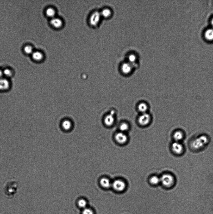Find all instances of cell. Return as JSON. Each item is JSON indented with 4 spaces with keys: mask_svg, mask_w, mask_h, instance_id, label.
Listing matches in <instances>:
<instances>
[{
    "mask_svg": "<svg viewBox=\"0 0 213 214\" xmlns=\"http://www.w3.org/2000/svg\"><path fill=\"white\" fill-rule=\"evenodd\" d=\"M112 186L114 189L117 191H123L126 188V184L124 182L120 180L114 181L112 183Z\"/></svg>",
    "mask_w": 213,
    "mask_h": 214,
    "instance_id": "obj_7",
    "label": "cell"
},
{
    "mask_svg": "<svg viewBox=\"0 0 213 214\" xmlns=\"http://www.w3.org/2000/svg\"><path fill=\"white\" fill-rule=\"evenodd\" d=\"M100 184L101 186L105 188H108L112 186V183L109 179L103 177L100 180Z\"/></svg>",
    "mask_w": 213,
    "mask_h": 214,
    "instance_id": "obj_12",
    "label": "cell"
},
{
    "mask_svg": "<svg viewBox=\"0 0 213 214\" xmlns=\"http://www.w3.org/2000/svg\"><path fill=\"white\" fill-rule=\"evenodd\" d=\"M211 25H212V26L213 27V18L212 19V20H211Z\"/></svg>",
    "mask_w": 213,
    "mask_h": 214,
    "instance_id": "obj_29",
    "label": "cell"
},
{
    "mask_svg": "<svg viewBox=\"0 0 213 214\" xmlns=\"http://www.w3.org/2000/svg\"><path fill=\"white\" fill-rule=\"evenodd\" d=\"M129 61L131 62H133L135 61L136 59V56L135 55L131 54L128 57Z\"/></svg>",
    "mask_w": 213,
    "mask_h": 214,
    "instance_id": "obj_27",
    "label": "cell"
},
{
    "mask_svg": "<svg viewBox=\"0 0 213 214\" xmlns=\"http://www.w3.org/2000/svg\"><path fill=\"white\" fill-rule=\"evenodd\" d=\"M32 57L34 60L40 61L43 59V55L40 52L36 51L32 53Z\"/></svg>",
    "mask_w": 213,
    "mask_h": 214,
    "instance_id": "obj_17",
    "label": "cell"
},
{
    "mask_svg": "<svg viewBox=\"0 0 213 214\" xmlns=\"http://www.w3.org/2000/svg\"><path fill=\"white\" fill-rule=\"evenodd\" d=\"M204 37L208 41H213V29L211 28L206 30L204 33Z\"/></svg>",
    "mask_w": 213,
    "mask_h": 214,
    "instance_id": "obj_15",
    "label": "cell"
},
{
    "mask_svg": "<svg viewBox=\"0 0 213 214\" xmlns=\"http://www.w3.org/2000/svg\"><path fill=\"white\" fill-rule=\"evenodd\" d=\"M46 13L48 16L53 18L55 15L56 11L53 8L49 7L46 9Z\"/></svg>",
    "mask_w": 213,
    "mask_h": 214,
    "instance_id": "obj_20",
    "label": "cell"
},
{
    "mask_svg": "<svg viewBox=\"0 0 213 214\" xmlns=\"http://www.w3.org/2000/svg\"><path fill=\"white\" fill-rule=\"evenodd\" d=\"M12 83L10 79L5 78L0 79V92H6L10 90Z\"/></svg>",
    "mask_w": 213,
    "mask_h": 214,
    "instance_id": "obj_2",
    "label": "cell"
},
{
    "mask_svg": "<svg viewBox=\"0 0 213 214\" xmlns=\"http://www.w3.org/2000/svg\"><path fill=\"white\" fill-rule=\"evenodd\" d=\"M24 51L26 54H29L33 53V49L32 47L30 45H27L25 47Z\"/></svg>",
    "mask_w": 213,
    "mask_h": 214,
    "instance_id": "obj_25",
    "label": "cell"
},
{
    "mask_svg": "<svg viewBox=\"0 0 213 214\" xmlns=\"http://www.w3.org/2000/svg\"><path fill=\"white\" fill-rule=\"evenodd\" d=\"M51 23L54 27L59 28L62 26L63 22L61 19L57 17H54L51 19Z\"/></svg>",
    "mask_w": 213,
    "mask_h": 214,
    "instance_id": "obj_10",
    "label": "cell"
},
{
    "mask_svg": "<svg viewBox=\"0 0 213 214\" xmlns=\"http://www.w3.org/2000/svg\"><path fill=\"white\" fill-rule=\"evenodd\" d=\"M172 149L174 153L180 155L183 153L184 151V146L180 142H175L172 144Z\"/></svg>",
    "mask_w": 213,
    "mask_h": 214,
    "instance_id": "obj_5",
    "label": "cell"
},
{
    "mask_svg": "<svg viewBox=\"0 0 213 214\" xmlns=\"http://www.w3.org/2000/svg\"><path fill=\"white\" fill-rule=\"evenodd\" d=\"M101 16L105 17H108L111 15V11L109 9L106 8L103 9L101 13Z\"/></svg>",
    "mask_w": 213,
    "mask_h": 214,
    "instance_id": "obj_24",
    "label": "cell"
},
{
    "mask_svg": "<svg viewBox=\"0 0 213 214\" xmlns=\"http://www.w3.org/2000/svg\"><path fill=\"white\" fill-rule=\"evenodd\" d=\"M150 183L153 185H157L160 182V178L156 176H153L150 179Z\"/></svg>",
    "mask_w": 213,
    "mask_h": 214,
    "instance_id": "obj_21",
    "label": "cell"
},
{
    "mask_svg": "<svg viewBox=\"0 0 213 214\" xmlns=\"http://www.w3.org/2000/svg\"><path fill=\"white\" fill-rule=\"evenodd\" d=\"M18 186V183L14 181H10L7 182L4 186V191L9 193H15Z\"/></svg>",
    "mask_w": 213,
    "mask_h": 214,
    "instance_id": "obj_4",
    "label": "cell"
},
{
    "mask_svg": "<svg viewBox=\"0 0 213 214\" xmlns=\"http://www.w3.org/2000/svg\"><path fill=\"white\" fill-rule=\"evenodd\" d=\"M82 213L83 214H94V212L91 209L86 207L84 209Z\"/></svg>",
    "mask_w": 213,
    "mask_h": 214,
    "instance_id": "obj_26",
    "label": "cell"
},
{
    "mask_svg": "<svg viewBox=\"0 0 213 214\" xmlns=\"http://www.w3.org/2000/svg\"><path fill=\"white\" fill-rule=\"evenodd\" d=\"M209 139L207 136L202 135L196 139L192 141V147L195 149H199L205 146L209 142Z\"/></svg>",
    "mask_w": 213,
    "mask_h": 214,
    "instance_id": "obj_1",
    "label": "cell"
},
{
    "mask_svg": "<svg viewBox=\"0 0 213 214\" xmlns=\"http://www.w3.org/2000/svg\"><path fill=\"white\" fill-rule=\"evenodd\" d=\"M87 203L85 199H81L78 201V205L79 206L83 209H85L86 207Z\"/></svg>",
    "mask_w": 213,
    "mask_h": 214,
    "instance_id": "obj_23",
    "label": "cell"
},
{
    "mask_svg": "<svg viewBox=\"0 0 213 214\" xmlns=\"http://www.w3.org/2000/svg\"><path fill=\"white\" fill-rule=\"evenodd\" d=\"M4 74H3V70L0 69V79L4 77Z\"/></svg>",
    "mask_w": 213,
    "mask_h": 214,
    "instance_id": "obj_28",
    "label": "cell"
},
{
    "mask_svg": "<svg viewBox=\"0 0 213 214\" xmlns=\"http://www.w3.org/2000/svg\"><path fill=\"white\" fill-rule=\"evenodd\" d=\"M101 16V13L98 11L93 13L90 18V24L93 26H96L99 23Z\"/></svg>",
    "mask_w": 213,
    "mask_h": 214,
    "instance_id": "obj_6",
    "label": "cell"
},
{
    "mask_svg": "<svg viewBox=\"0 0 213 214\" xmlns=\"http://www.w3.org/2000/svg\"><path fill=\"white\" fill-rule=\"evenodd\" d=\"M160 182L166 187H170L173 186L175 182V178L172 175L164 174L160 178Z\"/></svg>",
    "mask_w": 213,
    "mask_h": 214,
    "instance_id": "obj_3",
    "label": "cell"
},
{
    "mask_svg": "<svg viewBox=\"0 0 213 214\" xmlns=\"http://www.w3.org/2000/svg\"><path fill=\"white\" fill-rule=\"evenodd\" d=\"M104 120V123L106 125L110 126L113 125L115 119L112 115L109 114L106 116Z\"/></svg>",
    "mask_w": 213,
    "mask_h": 214,
    "instance_id": "obj_11",
    "label": "cell"
},
{
    "mask_svg": "<svg viewBox=\"0 0 213 214\" xmlns=\"http://www.w3.org/2000/svg\"><path fill=\"white\" fill-rule=\"evenodd\" d=\"M132 70V67L130 64L128 63H124L122 65L121 70L123 73L127 74L130 73Z\"/></svg>",
    "mask_w": 213,
    "mask_h": 214,
    "instance_id": "obj_14",
    "label": "cell"
},
{
    "mask_svg": "<svg viewBox=\"0 0 213 214\" xmlns=\"http://www.w3.org/2000/svg\"><path fill=\"white\" fill-rule=\"evenodd\" d=\"M173 138L175 142H180L184 139V134L181 131H177L174 134Z\"/></svg>",
    "mask_w": 213,
    "mask_h": 214,
    "instance_id": "obj_13",
    "label": "cell"
},
{
    "mask_svg": "<svg viewBox=\"0 0 213 214\" xmlns=\"http://www.w3.org/2000/svg\"><path fill=\"white\" fill-rule=\"evenodd\" d=\"M62 128L66 131L70 130L72 126V122L69 120H65L62 122Z\"/></svg>",
    "mask_w": 213,
    "mask_h": 214,
    "instance_id": "obj_16",
    "label": "cell"
},
{
    "mask_svg": "<svg viewBox=\"0 0 213 214\" xmlns=\"http://www.w3.org/2000/svg\"><path fill=\"white\" fill-rule=\"evenodd\" d=\"M4 76L5 78L10 79L14 76V73L12 70L9 68H6L3 70Z\"/></svg>",
    "mask_w": 213,
    "mask_h": 214,
    "instance_id": "obj_18",
    "label": "cell"
},
{
    "mask_svg": "<svg viewBox=\"0 0 213 214\" xmlns=\"http://www.w3.org/2000/svg\"><path fill=\"white\" fill-rule=\"evenodd\" d=\"M138 108L139 111L142 114L146 113L148 109V107L146 103H141L138 105Z\"/></svg>",
    "mask_w": 213,
    "mask_h": 214,
    "instance_id": "obj_19",
    "label": "cell"
},
{
    "mask_svg": "<svg viewBox=\"0 0 213 214\" xmlns=\"http://www.w3.org/2000/svg\"><path fill=\"white\" fill-rule=\"evenodd\" d=\"M151 117L150 115L147 113H144L140 116L138 119L139 124L142 126L148 125L151 121Z\"/></svg>",
    "mask_w": 213,
    "mask_h": 214,
    "instance_id": "obj_8",
    "label": "cell"
},
{
    "mask_svg": "<svg viewBox=\"0 0 213 214\" xmlns=\"http://www.w3.org/2000/svg\"><path fill=\"white\" fill-rule=\"evenodd\" d=\"M115 139L117 142L123 144L126 143L128 140V137L124 133L121 132L116 135Z\"/></svg>",
    "mask_w": 213,
    "mask_h": 214,
    "instance_id": "obj_9",
    "label": "cell"
},
{
    "mask_svg": "<svg viewBox=\"0 0 213 214\" xmlns=\"http://www.w3.org/2000/svg\"><path fill=\"white\" fill-rule=\"evenodd\" d=\"M128 129H129V125L126 123H123L120 125V129L121 131L122 132L124 133L127 131Z\"/></svg>",
    "mask_w": 213,
    "mask_h": 214,
    "instance_id": "obj_22",
    "label": "cell"
}]
</instances>
